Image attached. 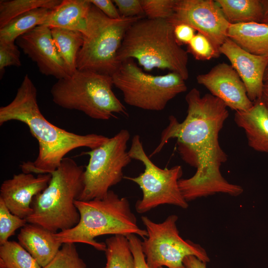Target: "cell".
<instances>
[{
	"instance_id": "cell-1",
	"label": "cell",
	"mask_w": 268,
	"mask_h": 268,
	"mask_svg": "<svg viewBox=\"0 0 268 268\" xmlns=\"http://www.w3.org/2000/svg\"><path fill=\"white\" fill-rule=\"evenodd\" d=\"M185 100L188 105L185 119L180 122L174 116L169 117L159 143L149 157L160 152L169 140L175 138L181 158L197 169L192 177L178 182L187 202L218 193L240 195L243 188L230 183L220 170L227 160L219 142V134L228 117V107L210 93L201 96L196 88L187 93Z\"/></svg>"
},
{
	"instance_id": "cell-2",
	"label": "cell",
	"mask_w": 268,
	"mask_h": 268,
	"mask_svg": "<svg viewBox=\"0 0 268 268\" xmlns=\"http://www.w3.org/2000/svg\"><path fill=\"white\" fill-rule=\"evenodd\" d=\"M37 90L28 74L8 104L0 108V126L11 121L24 123L38 142L39 152L33 161L23 162L22 172L51 174L60 165L65 155L79 147L91 150L104 143L109 137L96 134L84 135L68 132L48 121L41 112Z\"/></svg>"
},
{
	"instance_id": "cell-3",
	"label": "cell",
	"mask_w": 268,
	"mask_h": 268,
	"mask_svg": "<svg viewBox=\"0 0 268 268\" xmlns=\"http://www.w3.org/2000/svg\"><path fill=\"white\" fill-rule=\"evenodd\" d=\"M168 19L140 18L127 30L118 53L121 63L135 59L144 70L168 69L185 80L189 76L188 55L176 41Z\"/></svg>"
},
{
	"instance_id": "cell-4",
	"label": "cell",
	"mask_w": 268,
	"mask_h": 268,
	"mask_svg": "<svg viewBox=\"0 0 268 268\" xmlns=\"http://www.w3.org/2000/svg\"><path fill=\"white\" fill-rule=\"evenodd\" d=\"M75 204L80 214L78 224L71 229L54 233L56 239L62 244H86L105 252V243L97 242L96 237L105 235L127 237L132 234L143 239L147 237L146 230L138 227L128 200L120 198L113 191L110 190L102 199L76 200Z\"/></svg>"
},
{
	"instance_id": "cell-5",
	"label": "cell",
	"mask_w": 268,
	"mask_h": 268,
	"mask_svg": "<svg viewBox=\"0 0 268 268\" xmlns=\"http://www.w3.org/2000/svg\"><path fill=\"white\" fill-rule=\"evenodd\" d=\"M84 169L72 158L65 157L51 173L47 187L31 203L32 212L27 223L39 225L54 233L75 226L80 214L75 206L82 192Z\"/></svg>"
},
{
	"instance_id": "cell-6",
	"label": "cell",
	"mask_w": 268,
	"mask_h": 268,
	"mask_svg": "<svg viewBox=\"0 0 268 268\" xmlns=\"http://www.w3.org/2000/svg\"><path fill=\"white\" fill-rule=\"evenodd\" d=\"M111 76L77 70L69 76L58 79L50 92L58 106L81 111L91 118L107 120L115 114L128 116L124 105L112 90Z\"/></svg>"
},
{
	"instance_id": "cell-7",
	"label": "cell",
	"mask_w": 268,
	"mask_h": 268,
	"mask_svg": "<svg viewBox=\"0 0 268 268\" xmlns=\"http://www.w3.org/2000/svg\"><path fill=\"white\" fill-rule=\"evenodd\" d=\"M140 17H108L92 5L82 33V46L78 54L77 69L111 76L121 63L118 53L130 26Z\"/></svg>"
},
{
	"instance_id": "cell-8",
	"label": "cell",
	"mask_w": 268,
	"mask_h": 268,
	"mask_svg": "<svg viewBox=\"0 0 268 268\" xmlns=\"http://www.w3.org/2000/svg\"><path fill=\"white\" fill-rule=\"evenodd\" d=\"M112 77L113 85L122 92L127 104L146 110H163L169 101L187 89L185 80L180 74L147 73L133 59L122 62Z\"/></svg>"
},
{
	"instance_id": "cell-9",
	"label": "cell",
	"mask_w": 268,
	"mask_h": 268,
	"mask_svg": "<svg viewBox=\"0 0 268 268\" xmlns=\"http://www.w3.org/2000/svg\"><path fill=\"white\" fill-rule=\"evenodd\" d=\"M128 152L132 159L140 161L144 166L143 172L138 176L124 177L136 183L142 191V198L135 205L137 212L142 214L163 204L188 207L178 184L183 175L181 166L169 169L157 166L146 154L138 134L133 137Z\"/></svg>"
},
{
	"instance_id": "cell-10",
	"label": "cell",
	"mask_w": 268,
	"mask_h": 268,
	"mask_svg": "<svg viewBox=\"0 0 268 268\" xmlns=\"http://www.w3.org/2000/svg\"><path fill=\"white\" fill-rule=\"evenodd\" d=\"M130 137L128 130H121L103 144L84 152L90 158L84 171L83 189L78 200L102 199L111 187L121 181L123 169L132 160L127 150Z\"/></svg>"
},
{
	"instance_id": "cell-11",
	"label": "cell",
	"mask_w": 268,
	"mask_h": 268,
	"mask_svg": "<svg viewBox=\"0 0 268 268\" xmlns=\"http://www.w3.org/2000/svg\"><path fill=\"white\" fill-rule=\"evenodd\" d=\"M141 219L148 235L141 242V248L150 268H185L183 260L191 255L206 263L210 261L203 247L180 236L176 215L168 216L161 223L146 216Z\"/></svg>"
},
{
	"instance_id": "cell-12",
	"label": "cell",
	"mask_w": 268,
	"mask_h": 268,
	"mask_svg": "<svg viewBox=\"0 0 268 268\" xmlns=\"http://www.w3.org/2000/svg\"><path fill=\"white\" fill-rule=\"evenodd\" d=\"M174 25L185 23L205 36L216 51L227 38L230 25L221 8L213 0H176L172 16Z\"/></svg>"
},
{
	"instance_id": "cell-13",
	"label": "cell",
	"mask_w": 268,
	"mask_h": 268,
	"mask_svg": "<svg viewBox=\"0 0 268 268\" xmlns=\"http://www.w3.org/2000/svg\"><path fill=\"white\" fill-rule=\"evenodd\" d=\"M16 44L36 63L39 71L58 79L69 76L54 43L51 28L38 26L19 37Z\"/></svg>"
},
{
	"instance_id": "cell-14",
	"label": "cell",
	"mask_w": 268,
	"mask_h": 268,
	"mask_svg": "<svg viewBox=\"0 0 268 268\" xmlns=\"http://www.w3.org/2000/svg\"><path fill=\"white\" fill-rule=\"evenodd\" d=\"M196 79L235 112L247 110L253 105L244 83L231 65L218 64L207 72L199 74Z\"/></svg>"
},
{
	"instance_id": "cell-15",
	"label": "cell",
	"mask_w": 268,
	"mask_h": 268,
	"mask_svg": "<svg viewBox=\"0 0 268 268\" xmlns=\"http://www.w3.org/2000/svg\"><path fill=\"white\" fill-rule=\"evenodd\" d=\"M51 174L21 172L4 181L0 188V200L13 214L26 219L32 212L33 199L47 187Z\"/></svg>"
},
{
	"instance_id": "cell-16",
	"label": "cell",
	"mask_w": 268,
	"mask_h": 268,
	"mask_svg": "<svg viewBox=\"0 0 268 268\" xmlns=\"http://www.w3.org/2000/svg\"><path fill=\"white\" fill-rule=\"evenodd\" d=\"M244 83L248 97L253 103L261 99L268 57L252 54L227 38L220 48Z\"/></svg>"
},
{
	"instance_id": "cell-17",
	"label": "cell",
	"mask_w": 268,
	"mask_h": 268,
	"mask_svg": "<svg viewBox=\"0 0 268 268\" xmlns=\"http://www.w3.org/2000/svg\"><path fill=\"white\" fill-rule=\"evenodd\" d=\"M54 232L39 225L27 223L17 236L18 243L44 267L56 256L63 244Z\"/></svg>"
},
{
	"instance_id": "cell-18",
	"label": "cell",
	"mask_w": 268,
	"mask_h": 268,
	"mask_svg": "<svg viewBox=\"0 0 268 268\" xmlns=\"http://www.w3.org/2000/svg\"><path fill=\"white\" fill-rule=\"evenodd\" d=\"M234 120L244 131L250 147L268 153V111L261 100L247 110L235 112Z\"/></svg>"
},
{
	"instance_id": "cell-19",
	"label": "cell",
	"mask_w": 268,
	"mask_h": 268,
	"mask_svg": "<svg viewBox=\"0 0 268 268\" xmlns=\"http://www.w3.org/2000/svg\"><path fill=\"white\" fill-rule=\"evenodd\" d=\"M229 38L253 55L268 57V25L262 22L230 24Z\"/></svg>"
},
{
	"instance_id": "cell-20",
	"label": "cell",
	"mask_w": 268,
	"mask_h": 268,
	"mask_svg": "<svg viewBox=\"0 0 268 268\" xmlns=\"http://www.w3.org/2000/svg\"><path fill=\"white\" fill-rule=\"evenodd\" d=\"M92 4L90 0H62L51 11L44 25L76 30L82 33Z\"/></svg>"
},
{
	"instance_id": "cell-21",
	"label": "cell",
	"mask_w": 268,
	"mask_h": 268,
	"mask_svg": "<svg viewBox=\"0 0 268 268\" xmlns=\"http://www.w3.org/2000/svg\"><path fill=\"white\" fill-rule=\"evenodd\" d=\"M52 36L57 50L69 75L77 69L78 54L82 46L81 32L60 28H51Z\"/></svg>"
},
{
	"instance_id": "cell-22",
	"label": "cell",
	"mask_w": 268,
	"mask_h": 268,
	"mask_svg": "<svg viewBox=\"0 0 268 268\" xmlns=\"http://www.w3.org/2000/svg\"><path fill=\"white\" fill-rule=\"evenodd\" d=\"M230 24L262 22L261 0H216Z\"/></svg>"
},
{
	"instance_id": "cell-23",
	"label": "cell",
	"mask_w": 268,
	"mask_h": 268,
	"mask_svg": "<svg viewBox=\"0 0 268 268\" xmlns=\"http://www.w3.org/2000/svg\"><path fill=\"white\" fill-rule=\"evenodd\" d=\"M51 10L37 8L14 17L0 28V41L15 42L19 37L38 26L44 25Z\"/></svg>"
},
{
	"instance_id": "cell-24",
	"label": "cell",
	"mask_w": 268,
	"mask_h": 268,
	"mask_svg": "<svg viewBox=\"0 0 268 268\" xmlns=\"http://www.w3.org/2000/svg\"><path fill=\"white\" fill-rule=\"evenodd\" d=\"M105 243L106 264L103 268H134V258L126 236L114 235Z\"/></svg>"
},
{
	"instance_id": "cell-25",
	"label": "cell",
	"mask_w": 268,
	"mask_h": 268,
	"mask_svg": "<svg viewBox=\"0 0 268 268\" xmlns=\"http://www.w3.org/2000/svg\"><path fill=\"white\" fill-rule=\"evenodd\" d=\"M62 0H1L0 1V28L14 17L37 8L55 9Z\"/></svg>"
},
{
	"instance_id": "cell-26",
	"label": "cell",
	"mask_w": 268,
	"mask_h": 268,
	"mask_svg": "<svg viewBox=\"0 0 268 268\" xmlns=\"http://www.w3.org/2000/svg\"><path fill=\"white\" fill-rule=\"evenodd\" d=\"M0 268H42L18 242L8 241L0 245Z\"/></svg>"
},
{
	"instance_id": "cell-27",
	"label": "cell",
	"mask_w": 268,
	"mask_h": 268,
	"mask_svg": "<svg viewBox=\"0 0 268 268\" xmlns=\"http://www.w3.org/2000/svg\"><path fill=\"white\" fill-rule=\"evenodd\" d=\"M42 268H87L80 257L75 244H63L54 258Z\"/></svg>"
},
{
	"instance_id": "cell-28",
	"label": "cell",
	"mask_w": 268,
	"mask_h": 268,
	"mask_svg": "<svg viewBox=\"0 0 268 268\" xmlns=\"http://www.w3.org/2000/svg\"><path fill=\"white\" fill-rule=\"evenodd\" d=\"M27 223L26 219L12 214L0 200V245L8 241L17 229L21 228Z\"/></svg>"
},
{
	"instance_id": "cell-29",
	"label": "cell",
	"mask_w": 268,
	"mask_h": 268,
	"mask_svg": "<svg viewBox=\"0 0 268 268\" xmlns=\"http://www.w3.org/2000/svg\"><path fill=\"white\" fill-rule=\"evenodd\" d=\"M176 0H141L146 18L169 19L173 13Z\"/></svg>"
},
{
	"instance_id": "cell-30",
	"label": "cell",
	"mask_w": 268,
	"mask_h": 268,
	"mask_svg": "<svg viewBox=\"0 0 268 268\" xmlns=\"http://www.w3.org/2000/svg\"><path fill=\"white\" fill-rule=\"evenodd\" d=\"M187 45V52L190 53L197 60H209L217 58L220 56L209 40L199 32L195 34Z\"/></svg>"
},
{
	"instance_id": "cell-31",
	"label": "cell",
	"mask_w": 268,
	"mask_h": 268,
	"mask_svg": "<svg viewBox=\"0 0 268 268\" xmlns=\"http://www.w3.org/2000/svg\"><path fill=\"white\" fill-rule=\"evenodd\" d=\"M15 42L0 41V71L3 74L5 67L21 66L20 53Z\"/></svg>"
},
{
	"instance_id": "cell-32",
	"label": "cell",
	"mask_w": 268,
	"mask_h": 268,
	"mask_svg": "<svg viewBox=\"0 0 268 268\" xmlns=\"http://www.w3.org/2000/svg\"><path fill=\"white\" fill-rule=\"evenodd\" d=\"M121 17L145 18L141 0H114Z\"/></svg>"
},
{
	"instance_id": "cell-33",
	"label": "cell",
	"mask_w": 268,
	"mask_h": 268,
	"mask_svg": "<svg viewBox=\"0 0 268 268\" xmlns=\"http://www.w3.org/2000/svg\"><path fill=\"white\" fill-rule=\"evenodd\" d=\"M134 261V268H150L141 248L140 239L134 234L127 236Z\"/></svg>"
},
{
	"instance_id": "cell-34",
	"label": "cell",
	"mask_w": 268,
	"mask_h": 268,
	"mask_svg": "<svg viewBox=\"0 0 268 268\" xmlns=\"http://www.w3.org/2000/svg\"><path fill=\"white\" fill-rule=\"evenodd\" d=\"M174 26V35L178 43L180 45H188L195 35L196 30L185 23H179Z\"/></svg>"
},
{
	"instance_id": "cell-35",
	"label": "cell",
	"mask_w": 268,
	"mask_h": 268,
	"mask_svg": "<svg viewBox=\"0 0 268 268\" xmlns=\"http://www.w3.org/2000/svg\"><path fill=\"white\" fill-rule=\"evenodd\" d=\"M93 5L98 8L108 17L117 19L121 17L119 11L113 0H90Z\"/></svg>"
},
{
	"instance_id": "cell-36",
	"label": "cell",
	"mask_w": 268,
	"mask_h": 268,
	"mask_svg": "<svg viewBox=\"0 0 268 268\" xmlns=\"http://www.w3.org/2000/svg\"><path fill=\"white\" fill-rule=\"evenodd\" d=\"M183 264L185 268H206V263L192 255L185 257Z\"/></svg>"
},
{
	"instance_id": "cell-37",
	"label": "cell",
	"mask_w": 268,
	"mask_h": 268,
	"mask_svg": "<svg viewBox=\"0 0 268 268\" xmlns=\"http://www.w3.org/2000/svg\"><path fill=\"white\" fill-rule=\"evenodd\" d=\"M268 111V80L265 81L260 99Z\"/></svg>"
},
{
	"instance_id": "cell-38",
	"label": "cell",
	"mask_w": 268,
	"mask_h": 268,
	"mask_svg": "<svg viewBox=\"0 0 268 268\" xmlns=\"http://www.w3.org/2000/svg\"><path fill=\"white\" fill-rule=\"evenodd\" d=\"M263 8V17L262 22L268 25V0H261Z\"/></svg>"
},
{
	"instance_id": "cell-39",
	"label": "cell",
	"mask_w": 268,
	"mask_h": 268,
	"mask_svg": "<svg viewBox=\"0 0 268 268\" xmlns=\"http://www.w3.org/2000/svg\"><path fill=\"white\" fill-rule=\"evenodd\" d=\"M268 80V66L266 70L265 76H264V82Z\"/></svg>"
},
{
	"instance_id": "cell-40",
	"label": "cell",
	"mask_w": 268,
	"mask_h": 268,
	"mask_svg": "<svg viewBox=\"0 0 268 268\" xmlns=\"http://www.w3.org/2000/svg\"><path fill=\"white\" fill-rule=\"evenodd\" d=\"M160 268H164V267H161Z\"/></svg>"
}]
</instances>
